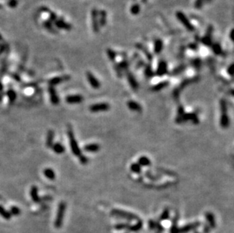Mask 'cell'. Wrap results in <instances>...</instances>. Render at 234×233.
I'll return each instance as SVG.
<instances>
[{
	"instance_id": "1",
	"label": "cell",
	"mask_w": 234,
	"mask_h": 233,
	"mask_svg": "<svg viewBox=\"0 0 234 233\" xmlns=\"http://www.w3.org/2000/svg\"><path fill=\"white\" fill-rule=\"evenodd\" d=\"M112 215L113 216H117V217L124 218V219H128V220H139L140 218L139 216H136L135 213H133L128 212V211H124L122 210H118V209H113L111 212Z\"/></svg>"
},
{
	"instance_id": "2",
	"label": "cell",
	"mask_w": 234,
	"mask_h": 233,
	"mask_svg": "<svg viewBox=\"0 0 234 233\" xmlns=\"http://www.w3.org/2000/svg\"><path fill=\"white\" fill-rule=\"evenodd\" d=\"M176 17H177V18L179 20L180 22L184 26L185 28H186L189 31L195 30L194 26H193V24H192V23L189 21L188 17L185 15V14L183 12H180V11L177 12V13H176Z\"/></svg>"
},
{
	"instance_id": "3",
	"label": "cell",
	"mask_w": 234,
	"mask_h": 233,
	"mask_svg": "<svg viewBox=\"0 0 234 233\" xmlns=\"http://www.w3.org/2000/svg\"><path fill=\"white\" fill-rule=\"evenodd\" d=\"M68 137L69 141H70V145H71V151H72L73 154L75 156H80V155H81L80 149L78 142H77V141L74 139V133H73V131L71 129H69L68 130Z\"/></svg>"
},
{
	"instance_id": "4",
	"label": "cell",
	"mask_w": 234,
	"mask_h": 233,
	"mask_svg": "<svg viewBox=\"0 0 234 233\" xmlns=\"http://www.w3.org/2000/svg\"><path fill=\"white\" fill-rule=\"evenodd\" d=\"M66 209V204L65 203L62 202L59 206V211H58V214L56 216V220H55V226L57 228H60L62 224L63 221V218H64V212Z\"/></svg>"
},
{
	"instance_id": "5",
	"label": "cell",
	"mask_w": 234,
	"mask_h": 233,
	"mask_svg": "<svg viewBox=\"0 0 234 233\" xmlns=\"http://www.w3.org/2000/svg\"><path fill=\"white\" fill-rule=\"evenodd\" d=\"M92 27L94 33H97L99 31V11L96 9H93L91 12Z\"/></svg>"
},
{
	"instance_id": "6",
	"label": "cell",
	"mask_w": 234,
	"mask_h": 233,
	"mask_svg": "<svg viewBox=\"0 0 234 233\" xmlns=\"http://www.w3.org/2000/svg\"><path fill=\"white\" fill-rule=\"evenodd\" d=\"M213 26L209 25L206 30L205 36L201 38V43L206 46H211L212 44V34H213Z\"/></svg>"
},
{
	"instance_id": "7",
	"label": "cell",
	"mask_w": 234,
	"mask_h": 233,
	"mask_svg": "<svg viewBox=\"0 0 234 233\" xmlns=\"http://www.w3.org/2000/svg\"><path fill=\"white\" fill-rule=\"evenodd\" d=\"M110 108V105L108 103L102 102V103H97V104H94L92 105L90 107V110L92 112H101V111H106Z\"/></svg>"
},
{
	"instance_id": "8",
	"label": "cell",
	"mask_w": 234,
	"mask_h": 233,
	"mask_svg": "<svg viewBox=\"0 0 234 233\" xmlns=\"http://www.w3.org/2000/svg\"><path fill=\"white\" fill-rule=\"evenodd\" d=\"M200 225H201V223L199 221L188 223V224L179 228L178 232H179V233H187L189 232L192 231V230H194L198 228V227H199Z\"/></svg>"
},
{
	"instance_id": "9",
	"label": "cell",
	"mask_w": 234,
	"mask_h": 233,
	"mask_svg": "<svg viewBox=\"0 0 234 233\" xmlns=\"http://www.w3.org/2000/svg\"><path fill=\"white\" fill-rule=\"evenodd\" d=\"M86 78L87 80L89 82V83L90 84V86L95 89H98L100 87V82L99 81V80L97 79L96 77H95L91 72H86Z\"/></svg>"
},
{
	"instance_id": "10",
	"label": "cell",
	"mask_w": 234,
	"mask_h": 233,
	"mask_svg": "<svg viewBox=\"0 0 234 233\" xmlns=\"http://www.w3.org/2000/svg\"><path fill=\"white\" fill-rule=\"evenodd\" d=\"M167 73V63L165 61L162 60L159 62L156 70V75L159 77H163Z\"/></svg>"
},
{
	"instance_id": "11",
	"label": "cell",
	"mask_w": 234,
	"mask_h": 233,
	"mask_svg": "<svg viewBox=\"0 0 234 233\" xmlns=\"http://www.w3.org/2000/svg\"><path fill=\"white\" fill-rule=\"evenodd\" d=\"M205 217H206L208 225L211 229H215L217 223H216L215 218L212 212H206L205 213Z\"/></svg>"
},
{
	"instance_id": "12",
	"label": "cell",
	"mask_w": 234,
	"mask_h": 233,
	"mask_svg": "<svg viewBox=\"0 0 234 233\" xmlns=\"http://www.w3.org/2000/svg\"><path fill=\"white\" fill-rule=\"evenodd\" d=\"M230 117L227 112L221 113L220 118V125L223 128H227L230 126Z\"/></svg>"
},
{
	"instance_id": "13",
	"label": "cell",
	"mask_w": 234,
	"mask_h": 233,
	"mask_svg": "<svg viewBox=\"0 0 234 233\" xmlns=\"http://www.w3.org/2000/svg\"><path fill=\"white\" fill-rule=\"evenodd\" d=\"M127 77H128V82H129L130 86H131V88H132L133 89H134V90H136V89H138L139 85H138L137 81H136V78H135V77L133 76V74L130 72H128V75H127Z\"/></svg>"
},
{
	"instance_id": "14",
	"label": "cell",
	"mask_w": 234,
	"mask_h": 233,
	"mask_svg": "<svg viewBox=\"0 0 234 233\" xmlns=\"http://www.w3.org/2000/svg\"><path fill=\"white\" fill-rule=\"evenodd\" d=\"M83 98L80 95H74V96H68L66 98V101L69 104H77L83 101Z\"/></svg>"
},
{
	"instance_id": "15",
	"label": "cell",
	"mask_w": 234,
	"mask_h": 233,
	"mask_svg": "<svg viewBox=\"0 0 234 233\" xmlns=\"http://www.w3.org/2000/svg\"><path fill=\"white\" fill-rule=\"evenodd\" d=\"M55 26L59 29L62 30H71V25H70L69 24L66 23L65 21H62V20H56L55 21Z\"/></svg>"
},
{
	"instance_id": "16",
	"label": "cell",
	"mask_w": 234,
	"mask_h": 233,
	"mask_svg": "<svg viewBox=\"0 0 234 233\" xmlns=\"http://www.w3.org/2000/svg\"><path fill=\"white\" fill-rule=\"evenodd\" d=\"M128 107L129 108L130 110L136 112H140L142 111V107L141 105L139 104L138 102L135 101H129L128 102Z\"/></svg>"
},
{
	"instance_id": "17",
	"label": "cell",
	"mask_w": 234,
	"mask_h": 233,
	"mask_svg": "<svg viewBox=\"0 0 234 233\" xmlns=\"http://www.w3.org/2000/svg\"><path fill=\"white\" fill-rule=\"evenodd\" d=\"M99 26L105 27L107 23V12L105 10H101L99 12Z\"/></svg>"
},
{
	"instance_id": "18",
	"label": "cell",
	"mask_w": 234,
	"mask_h": 233,
	"mask_svg": "<svg viewBox=\"0 0 234 233\" xmlns=\"http://www.w3.org/2000/svg\"><path fill=\"white\" fill-rule=\"evenodd\" d=\"M163 41L160 39H157L154 43V52L155 54H159L163 49Z\"/></svg>"
},
{
	"instance_id": "19",
	"label": "cell",
	"mask_w": 234,
	"mask_h": 233,
	"mask_svg": "<svg viewBox=\"0 0 234 233\" xmlns=\"http://www.w3.org/2000/svg\"><path fill=\"white\" fill-rule=\"evenodd\" d=\"M100 149V146L96 143H91V144H88L85 145L84 150L86 151L89 152H96Z\"/></svg>"
},
{
	"instance_id": "20",
	"label": "cell",
	"mask_w": 234,
	"mask_h": 233,
	"mask_svg": "<svg viewBox=\"0 0 234 233\" xmlns=\"http://www.w3.org/2000/svg\"><path fill=\"white\" fill-rule=\"evenodd\" d=\"M211 46H212V51H213V52L215 54V55H222L223 48H222V46H220V43H212Z\"/></svg>"
},
{
	"instance_id": "21",
	"label": "cell",
	"mask_w": 234,
	"mask_h": 233,
	"mask_svg": "<svg viewBox=\"0 0 234 233\" xmlns=\"http://www.w3.org/2000/svg\"><path fill=\"white\" fill-rule=\"evenodd\" d=\"M137 164L140 166H148L151 164V161L146 156H142L139 158Z\"/></svg>"
},
{
	"instance_id": "22",
	"label": "cell",
	"mask_w": 234,
	"mask_h": 233,
	"mask_svg": "<svg viewBox=\"0 0 234 233\" xmlns=\"http://www.w3.org/2000/svg\"><path fill=\"white\" fill-rule=\"evenodd\" d=\"M49 94H50V98H51V101H52V102L53 103V104H55V105H56V104H58L59 101V97L57 96L56 93H55V89H54V88L52 87V86H50L49 87Z\"/></svg>"
},
{
	"instance_id": "23",
	"label": "cell",
	"mask_w": 234,
	"mask_h": 233,
	"mask_svg": "<svg viewBox=\"0 0 234 233\" xmlns=\"http://www.w3.org/2000/svg\"><path fill=\"white\" fill-rule=\"evenodd\" d=\"M143 221H141L140 219H139V220L136 222V223H135L134 225H133V226H131L130 225V226L129 227L128 230L131 232H138L140 231V230L143 228Z\"/></svg>"
},
{
	"instance_id": "24",
	"label": "cell",
	"mask_w": 234,
	"mask_h": 233,
	"mask_svg": "<svg viewBox=\"0 0 234 233\" xmlns=\"http://www.w3.org/2000/svg\"><path fill=\"white\" fill-rule=\"evenodd\" d=\"M169 82H167V81H163V82H159L158 84H156V85H155V86H152V88H151V89L153 90V91H160V90H162V89H164V88L166 87L167 86H168Z\"/></svg>"
},
{
	"instance_id": "25",
	"label": "cell",
	"mask_w": 234,
	"mask_h": 233,
	"mask_svg": "<svg viewBox=\"0 0 234 233\" xmlns=\"http://www.w3.org/2000/svg\"><path fill=\"white\" fill-rule=\"evenodd\" d=\"M177 220H178V216H175L173 219L172 224H171V227H170V233H179L178 230L179 228L177 227Z\"/></svg>"
},
{
	"instance_id": "26",
	"label": "cell",
	"mask_w": 234,
	"mask_h": 233,
	"mask_svg": "<svg viewBox=\"0 0 234 233\" xmlns=\"http://www.w3.org/2000/svg\"><path fill=\"white\" fill-rule=\"evenodd\" d=\"M69 77H55L53 79H52L49 81V83L51 84V86H54V85H57V84L60 83V82H63L66 79H68Z\"/></svg>"
},
{
	"instance_id": "27",
	"label": "cell",
	"mask_w": 234,
	"mask_h": 233,
	"mask_svg": "<svg viewBox=\"0 0 234 233\" xmlns=\"http://www.w3.org/2000/svg\"><path fill=\"white\" fill-rule=\"evenodd\" d=\"M52 149L53 151H55V153L57 154H62V153L64 151V146L61 145L60 143H57V144H55L53 146H52Z\"/></svg>"
},
{
	"instance_id": "28",
	"label": "cell",
	"mask_w": 234,
	"mask_h": 233,
	"mask_svg": "<svg viewBox=\"0 0 234 233\" xmlns=\"http://www.w3.org/2000/svg\"><path fill=\"white\" fill-rule=\"evenodd\" d=\"M130 226V223H121L114 225V228L117 230H123V229H128Z\"/></svg>"
},
{
	"instance_id": "29",
	"label": "cell",
	"mask_w": 234,
	"mask_h": 233,
	"mask_svg": "<svg viewBox=\"0 0 234 233\" xmlns=\"http://www.w3.org/2000/svg\"><path fill=\"white\" fill-rule=\"evenodd\" d=\"M184 109L182 106H179L178 108V112H177V120L176 121L177 123H182L183 122V117L184 115Z\"/></svg>"
},
{
	"instance_id": "30",
	"label": "cell",
	"mask_w": 234,
	"mask_h": 233,
	"mask_svg": "<svg viewBox=\"0 0 234 233\" xmlns=\"http://www.w3.org/2000/svg\"><path fill=\"white\" fill-rule=\"evenodd\" d=\"M140 9H141V8H140V5L139 4L133 5L130 8L131 14H133V15H137L140 12Z\"/></svg>"
},
{
	"instance_id": "31",
	"label": "cell",
	"mask_w": 234,
	"mask_h": 233,
	"mask_svg": "<svg viewBox=\"0 0 234 233\" xmlns=\"http://www.w3.org/2000/svg\"><path fill=\"white\" fill-rule=\"evenodd\" d=\"M106 52H107V55H108V57H109V58L112 61V62L115 61L116 57H117V53L115 52V51H114V50L112 49V48H108Z\"/></svg>"
},
{
	"instance_id": "32",
	"label": "cell",
	"mask_w": 234,
	"mask_h": 233,
	"mask_svg": "<svg viewBox=\"0 0 234 233\" xmlns=\"http://www.w3.org/2000/svg\"><path fill=\"white\" fill-rule=\"evenodd\" d=\"M44 175L49 179L53 180L55 178V174L52 169H46L44 170Z\"/></svg>"
},
{
	"instance_id": "33",
	"label": "cell",
	"mask_w": 234,
	"mask_h": 233,
	"mask_svg": "<svg viewBox=\"0 0 234 233\" xmlns=\"http://www.w3.org/2000/svg\"><path fill=\"white\" fill-rule=\"evenodd\" d=\"M145 74H146V77L147 78H151V77H153L154 74H155V73H154L153 70H152V68H151L150 64L147 65L146 67V68H145Z\"/></svg>"
},
{
	"instance_id": "34",
	"label": "cell",
	"mask_w": 234,
	"mask_h": 233,
	"mask_svg": "<svg viewBox=\"0 0 234 233\" xmlns=\"http://www.w3.org/2000/svg\"><path fill=\"white\" fill-rule=\"evenodd\" d=\"M130 170L133 173L139 174L141 172V166L138 164L137 163H133L130 165Z\"/></svg>"
},
{
	"instance_id": "35",
	"label": "cell",
	"mask_w": 234,
	"mask_h": 233,
	"mask_svg": "<svg viewBox=\"0 0 234 233\" xmlns=\"http://www.w3.org/2000/svg\"><path fill=\"white\" fill-rule=\"evenodd\" d=\"M169 218H170V211H169V209L166 208L162 213V215H161L160 218H159V220L160 221H163V220L168 219Z\"/></svg>"
},
{
	"instance_id": "36",
	"label": "cell",
	"mask_w": 234,
	"mask_h": 233,
	"mask_svg": "<svg viewBox=\"0 0 234 233\" xmlns=\"http://www.w3.org/2000/svg\"><path fill=\"white\" fill-rule=\"evenodd\" d=\"M38 191H37V188L36 186L32 187L31 189V192H30V195L31 197H32V199L35 201L38 200V194H37Z\"/></svg>"
},
{
	"instance_id": "37",
	"label": "cell",
	"mask_w": 234,
	"mask_h": 233,
	"mask_svg": "<svg viewBox=\"0 0 234 233\" xmlns=\"http://www.w3.org/2000/svg\"><path fill=\"white\" fill-rule=\"evenodd\" d=\"M220 108L221 113L223 112H227V104L225 99H221L220 101Z\"/></svg>"
},
{
	"instance_id": "38",
	"label": "cell",
	"mask_w": 234,
	"mask_h": 233,
	"mask_svg": "<svg viewBox=\"0 0 234 233\" xmlns=\"http://www.w3.org/2000/svg\"><path fill=\"white\" fill-rule=\"evenodd\" d=\"M185 68H186V67H185V65H183V64H182V65L180 66H178L177 67H176V68L173 70L172 74L173 75H174H174H177V74L182 73L183 71L185 70Z\"/></svg>"
},
{
	"instance_id": "39",
	"label": "cell",
	"mask_w": 234,
	"mask_h": 233,
	"mask_svg": "<svg viewBox=\"0 0 234 233\" xmlns=\"http://www.w3.org/2000/svg\"><path fill=\"white\" fill-rule=\"evenodd\" d=\"M193 65L196 70H199L201 66V61L199 58H195L193 60Z\"/></svg>"
},
{
	"instance_id": "40",
	"label": "cell",
	"mask_w": 234,
	"mask_h": 233,
	"mask_svg": "<svg viewBox=\"0 0 234 233\" xmlns=\"http://www.w3.org/2000/svg\"><path fill=\"white\" fill-rule=\"evenodd\" d=\"M54 138V132L52 131H49V135H48V138H47V145L48 146H51L52 143V140H53Z\"/></svg>"
},
{
	"instance_id": "41",
	"label": "cell",
	"mask_w": 234,
	"mask_h": 233,
	"mask_svg": "<svg viewBox=\"0 0 234 233\" xmlns=\"http://www.w3.org/2000/svg\"><path fill=\"white\" fill-rule=\"evenodd\" d=\"M140 49L143 50V51L145 53V55H146V56L147 59H148L149 61H151L152 60V55H151V54L150 53L149 51H148V50L146 49V48H144V47L143 46H140Z\"/></svg>"
},
{
	"instance_id": "42",
	"label": "cell",
	"mask_w": 234,
	"mask_h": 233,
	"mask_svg": "<svg viewBox=\"0 0 234 233\" xmlns=\"http://www.w3.org/2000/svg\"><path fill=\"white\" fill-rule=\"evenodd\" d=\"M128 65H129V64H128V62L126 60H123L122 62H121L118 64V66L119 67L121 68V70H128Z\"/></svg>"
},
{
	"instance_id": "43",
	"label": "cell",
	"mask_w": 234,
	"mask_h": 233,
	"mask_svg": "<svg viewBox=\"0 0 234 233\" xmlns=\"http://www.w3.org/2000/svg\"><path fill=\"white\" fill-rule=\"evenodd\" d=\"M205 0H196L195 2V8L196 9H201L204 5Z\"/></svg>"
},
{
	"instance_id": "44",
	"label": "cell",
	"mask_w": 234,
	"mask_h": 233,
	"mask_svg": "<svg viewBox=\"0 0 234 233\" xmlns=\"http://www.w3.org/2000/svg\"><path fill=\"white\" fill-rule=\"evenodd\" d=\"M8 95H9V98H10V99L12 100V101H14V100L15 99L16 94H15V93H14V91H12V90H10V91L9 92V93H8Z\"/></svg>"
},
{
	"instance_id": "45",
	"label": "cell",
	"mask_w": 234,
	"mask_h": 233,
	"mask_svg": "<svg viewBox=\"0 0 234 233\" xmlns=\"http://www.w3.org/2000/svg\"><path fill=\"white\" fill-rule=\"evenodd\" d=\"M80 161L81 164H85L88 162V158L84 155H80Z\"/></svg>"
},
{
	"instance_id": "46",
	"label": "cell",
	"mask_w": 234,
	"mask_h": 233,
	"mask_svg": "<svg viewBox=\"0 0 234 233\" xmlns=\"http://www.w3.org/2000/svg\"><path fill=\"white\" fill-rule=\"evenodd\" d=\"M227 73L230 74V76L233 77V64H231L230 67L227 68Z\"/></svg>"
},
{
	"instance_id": "47",
	"label": "cell",
	"mask_w": 234,
	"mask_h": 233,
	"mask_svg": "<svg viewBox=\"0 0 234 233\" xmlns=\"http://www.w3.org/2000/svg\"><path fill=\"white\" fill-rule=\"evenodd\" d=\"M155 223H156V222L153 221L152 219L149 220V228L151 229H155Z\"/></svg>"
},
{
	"instance_id": "48",
	"label": "cell",
	"mask_w": 234,
	"mask_h": 233,
	"mask_svg": "<svg viewBox=\"0 0 234 233\" xmlns=\"http://www.w3.org/2000/svg\"><path fill=\"white\" fill-rule=\"evenodd\" d=\"M0 213H1V214H2V216H5V217H6V218H9V213H8L6 212V211H5V210L3 209V208H1V207H0Z\"/></svg>"
},
{
	"instance_id": "49",
	"label": "cell",
	"mask_w": 234,
	"mask_h": 233,
	"mask_svg": "<svg viewBox=\"0 0 234 233\" xmlns=\"http://www.w3.org/2000/svg\"><path fill=\"white\" fill-rule=\"evenodd\" d=\"M44 26H45L46 28L48 29L49 31H53L54 32V30L52 27V24H51V23L50 22H46L45 24H44Z\"/></svg>"
},
{
	"instance_id": "50",
	"label": "cell",
	"mask_w": 234,
	"mask_h": 233,
	"mask_svg": "<svg viewBox=\"0 0 234 233\" xmlns=\"http://www.w3.org/2000/svg\"><path fill=\"white\" fill-rule=\"evenodd\" d=\"M114 68H115V70H116V72H117V76H118L119 77H121V75H122V74H121V68L119 67L118 64H117V65L114 66Z\"/></svg>"
},
{
	"instance_id": "51",
	"label": "cell",
	"mask_w": 234,
	"mask_h": 233,
	"mask_svg": "<svg viewBox=\"0 0 234 233\" xmlns=\"http://www.w3.org/2000/svg\"><path fill=\"white\" fill-rule=\"evenodd\" d=\"M57 20V16L55 13L51 12L50 13V21H55Z\"/></svg>"
},
{
	"instance_id": "52",
	"label": "cell",
	"mask_w": 234,
	"mask_h": 233,
	"mask_svg": "<svg viewBox=\"0 0 234 233\" xmlns=\"http://www.w3.org/2000/svg\"><path fill=\"white\" fill-rule=\"evenodd\" d=\"M9 5L12 8L15 7L16 5H17V1H16V0H10Z\"/></svg>"
},
{
	"instance_id": "53",
	"label": "cell",
	"mask_w": 234,
	"mask_h": 233,
	"mask_svg": "<svg viewBox=\"0 0 234 233\" xmlns=\"http://www.w3.org/2000/svg\"><path fill=\"white\" fill-rule=\"evenodd\" d=\"M189 47L191 48V49L196 50L197 48H198V45H197L196 43H192V44H189Z\"/></svg>"
},
{
	"instance_id": "54",
	"label": "cell",
	"mask_w": 234,
	"mask_h": 233,
	"mask_svg": "<svg viewBox=\"0 0 234 233\" xmlns=\"http://www.w3.org/2000/svg\"><path fill=\"white\" fill-rule=\"evenodd\" d=\"M203 231H204V232H205V233H209V232H211V228L209 227V226H208V225H205V226H204Z\"/></svg>"
},
{
	"instance_id": "55",
	"label": "cell",
	"mask_w": 234,
	"mask_h": 233,
	"mask_svg": "<svg viewBox=\"0 0 234 233\" xmlns=\"http://www.w3.org/2000/svg\"><path fill=\"white\" fill-rule=\"evenodd\" d=\"M12 211H13V212L14 213H19V211H18V209H17V208H12Z\"/></svg>"
},
{
	"instance_id": "56",
	"label": "cell",
	"mask_w": 234,
	"mask_h": 233,
	"mask_svg": "<svg viewBox=\"0 0 234 233\" xmlns=\"http://www.w3.org/2000/svg\"><path fill=\"white\" fill-rule=\"evenodd\" d=\"M233 30H232L230 31V40H233Z\"/></svg>"
},
{
	"instance_id": "57",
	"label": "cell",
	"mask_w": 234,
	"mask_h": 233,
	"mask_svg": "<svg viewBox=\"0 0 234 233\" xmlns=\"http://www.w3.org/2000/svg\"><path fill=\"white\" fill-rule=\"evenodd\" d=\"M2 88H3V86H2V82H0V91L2 90Z\"/></svg>"
},
{
	"instance_id": "58",
	"label": "cell",
	"mask_w": 234,
	"mask_h": 233,
	"mask_svg": "<svg viewBox=\"0 0 234 233\" xmlns=\"http://www.w3.org/2000/svg\"><path fill=\"white\" fill-rule=\"evenodd\" d=\"M2 40V36H1V34H0V40Z\"/></svg>"
},
{
	"instance_id": "59",
	"label": "cell",
	"mask_w": 234,
	"mask_h": 233,
	"mask_svg": "<svg viewBox=\"0 0 234 233\" xmlns=\"http://www.w3.org/2000/svg\"><path fill=\"white\" fill-rule=\"evenodd\" d=\"M194 233H201V232H195Z\"/></svg>"
},
{
	"instance_id": "60",
	"label": "cell",
	"mask_w": 234,
	"mask_h": 233,
	"mask_svg": "<svg viewBox=\"0 0 234 233\" xmlns=\"http://www.w3.org/2000/svg\"><path fill=\"white\" fill-rule=\"evenodd\" d=\"M207 1H208V2H211L212 0H207Z\"/></svg>"
}]
</instances>
